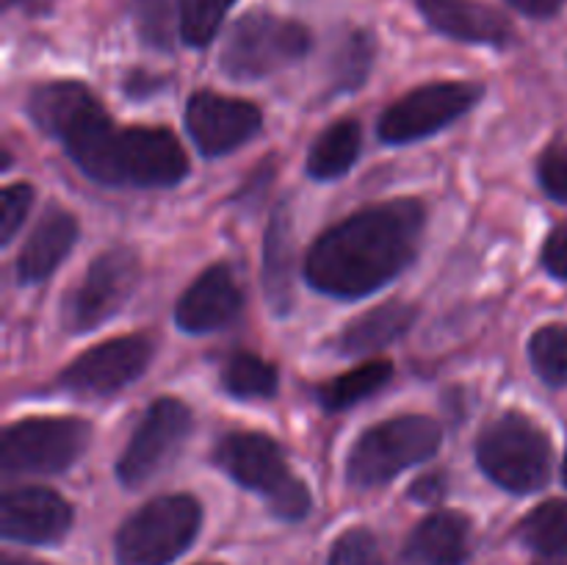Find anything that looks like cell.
I'll return each mask as SVG.
<instances>
[{"instance_id":"obj_36","label":"cell","mask_w":567,"mask_h":565,"mask_svg":"<svg viewBox=\"0 0 567 565\" xmlns=\"http://www.w3.org/2000/svg\"><path fill=\"white\" fill-rule=\"evenodd\" d=\"M535 565H567V554L565 557H543V559H537Z\"/></svg>"},{"instance_id":"obj_13","label":"cell","mask_w":567,"mask_h":565,"mask_svg":"<svg viewBox=\"0 0 567 565\" xmlns=\"http://www.w3.org/2000/svg\"><path fill=\"white\" fill-rule=\"evenodd\" d=\"M264 114L247 100L227 97L216 92L192 94L186 105V127L197 150L208 158L227 155L258 136Z\"/></svg>"},{"instance_id":"obj_16","label":"cell","mask_w":567,"mask_h":565,"mask_svg":"<svg viewBox=\"0 0 567 565\" xmlns=\"http://www.w3.org/2000/svg\"><path fill=\"white\" fill-rule=\"evenodd\" d=\"M421 14L443 37L468 44L504 48L513 39V25L480 0H415Z\"/></svg>"},{"instance_id":"obj_31","label":"cell","mask_w":567,"mask_h":565,"mask_svg":"<svg viewBox=\"0 0 567 565\" xmlns=\"http://www.w3.org/2000/svg\"><path fill=\"white\" fill-rule=\"evenodd\" d=\"M537 181L543 192L557 203H567V150L551 144L537 161Z\"/></svg>"},{"instance_id":"obj_25","label":"cell","mask_w":567,"mask_h":565,"mask_svg":"<svg viewBox=\"0 0 567 565\" xmlns=\"http://www.w3.org/2000/svg\"><path fill=\"white\" fill-rule=\"evenodd\" d=\"M330 61V94L354 92L369 78L371 61H374V39L365 31H352Z\"/></svg>"},{"instance_id":"obj_2","label":"cell","mask_w":567,"mask_h":565,"mask_svg":"<svg viewBox=\"0 0 567 565\" xmlns=\"http://www.w3.org/2000/svg\"><path fill=\"white\" fill-rule=\"evenodd\" d=\"M214 463L241 487L260 493L277 518L299 521L313 507L308 485L293 474L271 435L230 432L216 443Z\"/></svg>"},{"instance_id":"obj_24","label":"cell","mask_w":567,"mask_h":565,"mask_svg":"<svg viewBox=\"0 0 567 565\" xmlns=\"http://www.w3.org/2000/svg\"><path fill=\"white\" fill-rule=\"evenodd\" d=\"M280 386L277 369L252 352H233L221 369V388L236 399H271Z\"/></svg>"},{"instance_id":"obj_17","label":"cell","mask_w":567,"mask_h":565,"mask_svg":"<svg viewBox=\"0 0 567 565\" xmlns=\"http://www.w3.org/2000/svg\"><path fill=\"white\" fill-rule=\"evenodd\" d=\"M78 242V219L70 210L50 208L22 244L17 258V280L33 286L53 275Z\"/></svg>"},{"instance_id":"obj_33","label":"cell","mask_w":567,"mask_h":565,"mask_svg":"<svg viewBox=\"0 0 567 565\" xmlns=\"http://www.w3.org/2000/svg\"><path fill=\"white\" fill-rule=\"evenodd\" d=\"M410 496L419 499L424 504H435L446 496V476L443 474H426L421 480H415V485L410 487Z\"/></svg>"},{"instance_id":"obj_37","label":"cell","mask_w":567,"mask_h":565,"mask_svg":"<svg viewBox=\"0 0 567 565\" xmlns=\"http://www.w3.org/2000/svg\"><path fill=\"white\" fill-rule=\"evenodd\" d=\"M3 565H39V563H31V559H17V557H6Z\"/></svg>"},{"instance_id":"obj_3","label":"cell","mask_w":567,"mask_h":565,"mask_svg":"<svg viewBox=\"0 0 567 565\" xmlns=\"http://www.w3.org/2000/svg\"><path fill=\"white\" fill-rule=\"evenodd\" d=\"M188 175L186 150L166 127H114L86 177L105 186L169 188Z\"/></svg>"},{"instance_id":"obj_5","label":"cell","mask_w":567,"mask_h":565,"mask_svg":"<svg viewBox=\"0 0 567 565\" xmlns=\"http://www.w3.org/2000/svg\"><path fill=\"white\" fill-rule=\"evenodd\" d=\"M441 441V424L430 415H393L358 438L347 460V480L354 487L385 485L402 471L430 460Z\"/></svg>"},{"instance_id":"obj_9","label":"cell","mask_w":567,"mask_h":565,"mask_svg":"<svg viewBox=\"0 0 567 565\" xmlns=\"http://www.w3.org/2000/svg\"><path fill=\"white\" fill-rule=\"evenodd\" d=\"M138 277H142V266L133 249L111 247L100 253L83 271L78 286L64 294V305H61L64 330L81 336L120 314L127 297L136 291Z\"/></svg>"},{"instance_id":"obj_29","label":"cell","mask_w":567,"mask_h":565,"mask_svg":"<svg viewBox=\"0 0 567 565\" xmlns=\"http://www.w3.org/2000/svg\"><path fill=\"white\" fill-rule=\"evenodd\" d=\"M330 565H385V559L374 532L354 526L332 543Z\"/></svg>"},{"instance_id":"obj_32","label":"cell","mask_w":567,"mask_h":565,"mask_svg":"<svg viewBox=\"0 0 567 565\" xmlns=\"http://www.w3.org/2000/svg\"><path fill=\"white\" fill-rule=\"evenodd\" d=\"M543 266L557 280H567V225L554 227L543 244Z\"/></svg>"},{"instance_id":"obj_6","label":"cell","mask_w":567,"mask_h":565,"mask_svg":"<svg viewBox=\"0 0 567 565\" xmlns=\"http://www.w3.org/2000/svg\"><path fill=\"white\" fill-rule=\"evenodd\" d=\"M203 526V507L188 493H169L138 507L114 537L120 565H169Z\"/></svg>"},{"instance_id":"obj_23","label":"cell","mask_w":567,"mask_h":565,"mask_svg":"<svg viewBox=\"0 0 567 565\" xmlns=\"http://www.w3.org/2000/svg\"><path fill=\"white\" fill-rule=\"evenodd\" d=\"M518 537L526 548L540 557L567 554V499H548L532 510L518 526Z\"/></svg>"},{"instance_id":"obj_26","label":"cell","mask_w":567,"mask_h":565,"mask_svg":"<svg viewBox=\"0 0 567 565\" xmlns=\"http://www.w3.org/2000/svg\"><path fill=\"white\" fill-rule=\"evenodd\" d=\"M529 360L551 388L567 386V325H546L529 338Z\"/></svg>"},{"instance_id":"obj_22","label":"cell","mask_w":567,"mask_h":565,"mask_svg":"<svg viewBox=\"0 0 567 565\" xmlns=\"http://www.w3.org/2000/svg\"><path fill=\"white\" fill-rule=\"evenodd\" d=\"M393 363L391 360H369V363L354 366L347 374L336 377V380L324 382L316 388V399L327 413H341V410L354 408V404L365 402L374 397L377 391L391 382Z\"/></svg>"},{"instance_id":"obj_15","label":"cell","mask_w":567,"mask_h":565,"mask_svg":"<svg viewBox=\"0 0 567 565\" xmlns=\"http://www.w3.org/2000/svg\"><path fill=\"white\" fill-rule=\"evenodd\" d=\"M244 308V294L230 264L208 266L175 305V321L183 332L225 330L238 319Z\"/></svg>"},{"instance_id":"obj_28","label":"cell","mask_w":567,"mask_h":565,"mask_svg":"<svg viewBox=\"0 0 567 565\" xmlns=\"http://www.w3.org/2000/svg\"><path fill=\"white\" fill-rule=\"evenodd\" d=\"M133 20L144 44L155 50H172L181 28V14L172 0H133Z\"/></svg>"},{"instance_id":"obj_27","label":"cell","mask_w":567,"mask_h":565,"mask_svg":"<svg viewBox=\"0 0 567 565\" xmlns=\"http://www.w3.org/2000/svg\"><path fill=\"white\" fill-rule=\"evenodd\" d=\"M233 3L236 0H177L183 42L192 48H205L214 42Z\"/></svg>"},{"instance_id":"obj_10","label":"cell","mask_w":567,"mask_h":565,"mask_svg":"<svg viewBox=\"0 0 567 565\" xmlns=\"http://www.w3.org/2000/svg\"><path fill=\"white\" fill-rule=\"evenodd\" d=\"M485 89L480 83L465 81H437L426 86L413 89L396 103L382 111L377 122V133L385 144H410L419 138L435 136L443 127L457 122L460 116L468 114Z\"/></svg>"},{"instance_id":"obj_4","label":"cell","mask_w":567,"mask_h":565,"mask_svg":"<svg viewBox=\"0 0 567 565\" xmlns=\"http://www.w3.org/2000/svg\"><path fill=\"white\" fill-rule=\"evenodd\" d=\"M480 469L509 493H535L548 485L554 465L551 438L524 413H504L480 432Z\"/></svg>"},{"instance_id":"obj_38","label":"cell","mask_w":567,"mask_h":565,"mask_svg":"<svg viewBox=\"0 0 567 565\" xmlns=\"http://www.w3.org/2000/svg\"><path fill=\"white\" fill-rule=\"evenodd\" d=\"M6 9H11V6H31L33 0H3Z\"/></svg>"},{"instance_id":"obj_14","label":"cell","mask_w":567,"mask_h":565,"mask_svg":"<svg viewBox=\"0 0 567 565\" xmlns=\"http://www.w3.org/2000/svg\"><path fill=\"white\" fill-rule=\"evenodd\" d=\"M70 526L72 504L50 487H11L0 502V532L9 541L44 546L61 541Z\"/></svg>"},{"instance_id":"obj_12","label":"cell","mask_w":567,"mask_h":565,"mask_svg":"<svg viewBox=\"0 0 567 565\" xmlns=\"http://www.w3.org/2000/svg\"><path fill=\"white\" fill-rule=\"evenodd\" d=\"M153 358L147 336H122L78 355L59 374V386L78 397H111L144 374Z\"/></svg>"},{"instance_id":"obj_35","label":"cell","mask_w":567,"mask_h":565,"mask_svg":"<svg viewBox=\"0 0 567 565\" xmlns=\"http://www.w3.org/2000/svg\"><path fill=\"white\" fill-rule=\"evenodd\" d=\"M127 94H133V97H144V94L155 92L158 89V81L150 75H142V72H133L131 78H127Z\"/></svg>"},{"instance_id":"obj_39","label":"cell","mask_w":567,"mask_h":565,"mask_svg":"<svg viewBox=\"0 0 567 565\" xmlns=\"http://www.w3.org/2000/svg\"><path fill=\"white\" fill-rule=\"evenodd\" d=\"M563 480H565V485H567V454H565V463H563Z\"/></svg>"},{"instance_id":"obj_7","label":"cell","mask_w":567,"mask_h":565,"mask_svg":"<svg viewBox=\"0 0 567 565\" xmlns=\"http://www.w3.org/2000/svg\"><path fill=\"white\" fill-rule=\"evenodd\" d=\"M310 33L302 22L255 9L227 31L219 70L233 81H260L305 59Z\"/></svg>"},{"instance_id":"obj_11","label":"cell","mask_w":567,"mask_h":565,"mask_svg":"<svg viewBox=\"0 0 567 565\" xmlns=\"http://www.w3.org/2000/svg\"><path fill=\"white\" fill-rule=\"evenodd\" d=\"M192 410L181 399H155L147 413L142 415L136 430H133L125 452L120 454L116 476L122 480V485L142 487L158 471H164L186 443L188 432H192Z\"/></svg>"},{"instance_id":"obj_8","label":"cell","mask_w":567,"mask_h":565,"mask_svg":"<svg viewBox=\"0 0 567 565\" xmlns=\"http://www.w3.org/2000/svg\"><path fill=\"white\" fill-rule=\"evenodd\" d=\"M92 427L72 415L22 419L3 432L0 463L6 474H61L89 446Z\"/></svg>"},{"instance_id":"obj_34","label":"cell","mask_w":567,"mask_h":565,"mask_svg":"<svg viewBox=\"0 0 567 565\" xmlns=\"http://www.w3.org/2000/svg\"><path fill=\"white\" fill-rule=\"evenodd\" d=\"M509 6L520 11V14L537 17V20H546V17H554L565 6V0H507Z\"/></svg>"},{"instance_id":"obj_19","label":"cell","mask_w":567,"mask_h":565,"mask_svg":"<svg viewBox=\"0 0 567 565\" xmlns=\"http://www.w3.org/2000/svg\"><path fill=\"white\" fill-rule=\"evenodd\" d=\"M264 294L277 316L293 305V219L282 199L271 214L264 242Z\"/></svg>"},{"instance_id":"obj_20","label":"cell","mask_w":567,"mask_h":565,"mask_svg":"<svg viewBox=\"0 0 567 565\" xmlns=\"http://www.w3.org/2000/svg\"><path fill=\"white\" fill-rule=\"evenodd\" d=\"M415 316H419V308L413 302L391 299V302L377 305L343 327L341 338H338V352L347 358H363V355L377 352L402 338L413 327Z\"/></svg>"},{"instance_id":"obj_21","label":"cell","mask_w":567,"mask_h":565,"mask_svg":"<svg viewBox=\"0 0 567 565\" xmlns=\"http://www.w3.org/2000/svg\"><path fill=\"white\" fill-rule=\"evenodd\" d=\"M363 150V127L358 120H338L321 133L308 153V175L316 181L343 177L360 158Z\"/></svg>"},{"instance_id":"obj_18","label":"cell","mask_w":567,"mask_h":565,"mask_svg":"<svg viewBox=\"0 0 567 565\" xmlns=\"http://www.w3.org/2000/svg\"><path fill=\"white\" fill-rule=\"evenodd\" d=\"M471 557V521L441 510L421 521L404 546V565H465Z\"/></svg>"},{"instance_id":"obj_30","label":"cell","mask_w":567,"mask_h":565,"mask_svg":"<svg viewBox=\"0 0 567 565\" xmlns=\"http://www.w3.org/2000/svg\"><path fill=\"white\" fill-rule=\"evenodd\" d=\"M33 205V186L14 183L3 192V216H0V242L9 244L28 219V210Z\"/></svg>"},{"instance_id":"obj_1","label":"cell","mask_w":567,"mask_h":565,"mask_svg":"<svg viewBox=\"0 0 567 565\" xmlns=\"http://www.w3.org/2000/svg\"><path fill=\"white\" fill-rule=\"evenodd\" d=\"M424 225L426 208L419 199L358 210L316 238L305 258V277L327 297H369L413 264Z\"/></svg>"}]
</instances>
